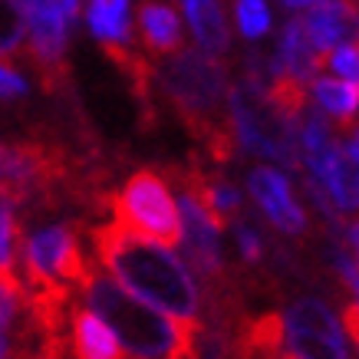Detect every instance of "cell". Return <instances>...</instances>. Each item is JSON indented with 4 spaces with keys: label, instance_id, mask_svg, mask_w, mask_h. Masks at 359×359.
<instances>
[{
    "label": "cell",
    "instance_id": "obj_19",
    "mask_svg": "<svg viewBox=\"0 0 359 359\" xmlns=\"http://www.w3.org/2000/svg\"><path fill=\"white\" fill-rule=\"evenodd\" d=\"M330 66L333 73H339L343 79H359V40L356 43H343L330 53Z\"/></svg>",
    "mask_w": 359,
    "mask_h": 359
},
{
    "label": "cell",
    "instance_id": "obj_26",
    "mask_svg": "<svg viewBox=\"0 0 359 359\" xmlns=\"http://www.w3.org/2000/svg\"><path fill=\"white\" fill-rule=\"evenodd\" d=\"M287 7H294V11H304V7H313L316 0H283Z\"/></svg>",
    "mask_w": 359,
    "mask_h": 359
},
{
    "label": "cell",
    "instance_id": "obj_7",
    "mask_svg": "<svg viewBox=\"0 0 359 359\" xmlns=\"http://www.w3.org/2000/svg\"><path fill=\"white\" fill-rule=\"evenodd\" d=\"M290 356H346V343L337 320L320 300H300L287 316Z\"/></svg>",
    "mask_w": 359,
    "mask_h": 359
},
{
    "label": "cell",
    "instance_id": "obj_25",
    "mask_svg": "<svg viewBox=\"0 0 359 359\" xmlns=\"http://www.w3.org/2000/svg\"><path fill=\"white\" fill-rule=\"evenodd\" d=\"M349 244H353V250H356V261H359V221L349 228Z\"/></svg>",
    "mask_w": 359,
    "mask_h": 359
},
{
    "label": "cell",
    "instance_id": "obj_1",
    "mask_svg": "<svg viewBox=\"0 0 359 359\" xmlns=\"http://www.w3.org/2000/svg\"><path fill=\"white\" fill-rule=\"evenodd\" d=\"M99 261L106 264L135 297L155 304L158 310L198 323V290L188 277L185 264L172 254L168 244L129 228L126 221L112 218L109 224L93 228Z\"/></svg>",
    "mask_w": 359,
    "mask_h": 359
},
{
    "label": "cell",
    "instance_id": "obj_18",
    "mask_svg": "<svg viewBox=\"0 0 359 359\" xmlns=\"http://www.w3.org/2000/svg\"><path fill=\"white\" fill-rule=\"evenodd\" d=\"M0 271L17 273V254H20V224L11 215V205H4V221H0Z\"/></svg>",
    "mask_w": 359,
    "mask_h": 359
},
{
    "label": "cell",
    "instance_id": "obj_6",
    "mask_svg": "<svg viewBox=\"0 0 359 359\" xmlns=\"http://www.w3.org/2000/svg\"><path fill=\"white\" fill-rule=\"evenodd\" d=\"M27 273H30V287H53V283H76L83 287L89 277V264L79 250L73 231L66 228H46L27 244Z\"/></svg>",
    "mask_w": 359,
    "mask_h": 359
},
{
    "label": "cell",
    "instance_id": "obj_8",
    "mask_svg": "<svg viewBox=\"0 0 359 359\" xmlns=\"http://www.w3.org/2000/svg\"><path fill=\"white\" fill-rule=\"evenodd\" d=\"M248 188L254 201L264 208V215L271 218V224H277L287 234H300L306 224L304 208L294 201V191H290V182L283 178L277 168H254L248 178Z\"/></svg>",
    "mask_w": 359,
    "mask_h": 359
},
{
    "label": "cell",
    "instance_id": "obj_5",
    "mask_svg": "<svg viewBox=\"0 0 359 359\" xmlns=\"http://www.w3.org/2000/svg\"><path fill=\"white\" fill-rule=\"evenodd\" d=\"M112 208V218L126 221L129 228L149 234V238L162 241L168 248H178L185 241V218H182V205L172 198L165 178L152 168L135 172L122 185L119 195L106 198Z\"/></svg>",
    "mask_w": 359,
    "mask_h": 359
},
{
    "label": "cell",
    "instance_id": "obj_10",
    "mask_svg": "<svg viewBox=\"0 0 359 359\" xmlns=\"http://www.w3.org/2000/svg\"><path fill=\"white\" fill-rule=\"evenodd\" d=\"M330 63V56L316 50L313 36L306 30V20H290L283 27L280 36V53L273 63V73H290L297 79H313L316 69H323Z\"/></svg>",
    "mask_w": 359,
    "mask_h": 359
},
{
    "label": "cell",
    "instance_id": "obj_4",
    "mask_svg": "<svg viewBox=\"0 0 359 359\" xmlns=\"http://www.w3.org/2000/svg\"><path fill=\"white\" fill-rule=\"evenodd\" d=\"M228 106L238 126L241 145L248 152L261 155L267 162H277L283 168H297L300 155H297V122L273 109L267 99V89H257L254 79L244 86H234L228 93Z\"/></svg>",
    "mask_w": 359,
    "mask_h": 359
},
{
    "label": "cell",
    "instance_id": "obj_11",
    "mask_svg": "<svg viewBox=\"0 0 359 359\" xmlns=\"http://www.w3.org/2000/svg\"><path fill=\"white\" fill-rule=\"evenodd\" d=\"M73 353L83 359H116L129 356L122 339L116 337V330L102 320V316L89 306V310H76L73 313Z\"/></svg>",
    "mask_w": 359,
    "mask_h": 359
},
{
    "label": "cell",
    "instance_id": "obj_22",
    "mask_svg": "<svg viewBox=\"0 0 359 359\" xmlns=\"http://www.w3.org/2000/svg\"><path fill=\"white\" fill-rule=\"evenodd\" d=\"M343 327H346L353 346L359 349V304H346V310H343Z\"/></svg>",
    "mask_w": 359,
    "mask_h": 359
},
{
    "label": "cell",
    "instance_id": "obj_23",
    "mask_svg": "<svg viewBox=\"0 0 359 359\" xmlns=\"http://www.w3.org/2000/svg\"><path fill=\"white\" fill-rule=\"evenodd\" d=\"M343 149H346V155H353L359 162V126L356 129H346V142H343Z\"/></svg>",
    "mask_w": 359,
    "mask_h": 359
},
{
    "label": "cell",
    "instance_id": "obj_13",
    "mask_svg": "<svg viewBox=\"0 0 359 359\" xmlns=\"http://www.w3.org/2000/svg\"><path fill=\"white\" fill-rule=\"evenodd\" d=\"M182 7L188 13L191 30H195L198 46L211 56L224 53L228 50V23H224L218 0H182Z\"/></svg>",
    "mask_w": 359,
    "mask_h": 359
},
{
    "label": "cell",
    "instance_id": "obj_21",
    "mask_svg": "<svg viewBox=\"0 0 359 359\" xmlns=\"http://www.w3.org/2000/svg\"><path fill=\"white\" fill-rule=\"evenodd\" d=\"M238 244H241V254H244L248 261H261V254H264L261 238H257L250 228H241L238 231Z\"/></svg>",
    "mask_w": 359,
    "mask_h": 359
},
{
    "label": "cell",
    "instance_id": "obj_20",
    "mask_svg": "<svg viewBox=\"0 0 359 359\" xmlns=\"http://www.w3.org/2000/svg\"><path fill=\"white\" fill-rule=\"evenodd\" d=\"M0 79H4V96L11 99V96H20L23 89V79L20 73H17V63H11V60H4V69H0Z\"/></svg>",
    "mask_w": 359,
    "mask_h": 359
},
{
    "label": "cell",
    "instance_id": "obj_15",
    "mask_svg": "<svg viewBox=\"0 0 359 359\" xmlns=\"http://www.w3.org/2000/svg\"><path fill=\"white\" fill-rule=\"evenodd\" d=\"M320 185H327L330 198H333V205L339 211H346V215L359 211V162L353 155H346V149L339 152V158L333 162V168L327 175V182H320Z\"/></svg>",
    "mask_w": 359,
    "mask_h": 359
},
{
    "label": "cell",
    "instance_id": "obj_14",
    "mask_svg": "<svg viewBox=\"0 0 359 359\" xmlns=\"http://www.w3.org/2000/svg\"><path fill=\"white\" fill-rule=\"evenodd\" d=\"M287 339H290V333H287L283 316L264 313L244 327V339L238 343V353L241 356H283Z\"/></svg>",
    "mask_w": 359,
    "mask_h": 359
},
{
    "label": "cell",
    "instance_id": "obj_3",
    "mask_svg": "<svg viewBox=\"0 0 359 359\" xmlns=\"http://www.w3.org/2000/svg\"><path fill=\"white\" fill-rule=\"evenodd\" d=\"M165 93L172 99L175 112L182 116L188 132L208 149L215 162H231L234 142H241L234 116H224V69L211 53H175L165 69Z\"/></svg>",
    "mask_w": 359,
    "mask_h": 359
},
{
    "label": "cell",
    "instance_id": "obj_17",
    "mask_svg": "<svg viewBox=\"0 0 359 359\" xmlns=\"http://www.w3.org/2000/svg\"><path fill=\"white\" fill-rule=\"evenodd\" d=\"M238 27L244 36L250 40H257L264 33L271 30V11H267V4L264 0H238Z\"/></svg>",
    "mask_w": 359,
    "mask_h": 359
},
{
    "label": "cell",
    "instance_id": "obj_12",
    "mask_svg": "<svg viewBox=\"0 0 359 359\" xmlns=\"http://www.w3.org/2000/svg\"><path fill=\"white\" fill-rule=\"evenodd\" d=\"M139 30L142 43L155 56L182 53V23H178V13L168 0H142Z\"/></svg>",
    "mask_w": 359,
    "mask_h": 359
},
{
    "label": "cell",
    "instance_id": "obj_16",
    "mask_svg": "<svg viewBox=\"0 0 359 359\" xmlns=\"http://www.w3.org/2000/svg\"><path fill=\"white\" fill-rule=\"evenodd\" d=\"M320 106L327 112H333L343 126V132L349 129V119L359 112V79H316L313 86Z\"/></svg>",
    "mask_w": 359,
    "mask_h": 359
},
{
    "label": "cell",
    "instance_id": "obj_24",
    "mask_svg": "<svg viewBox=\"0 0 359 359\" xmlns=\"http://www.w3.org/2000/svg\"><path fill=\"white\" fill-rule=\"evenodd\" d=\"M60 7L66 11V17H69V20H76L79 13H83V0H60Z\"/></svg>",
    "mask_w": 359,
    "mask_h": 359
},
{
    "label": "cell",
    "instance_id": "obj_2",
    "mask_svg": "<svg viewBox=\"0 0 359 359\" xmlns=\"http://www.w3.org/2000/svg\"><path fill=\"white\" fill-rule=\"evenodd\" d=\"M89 306L96 310L122 339L129 356H195L198 323L158 310L155 304L135 297L116 273H102L89 264V277L83 283Z\"/></svg>",
    "mask_w": 359,
    "mask_h": 359
},
{
    "label": "cell",
    "instance_id": "obj_9",
    "mask_svg": "<svg viewBox=\"0 0 359 359\" xmlns=\"http://www.w3.org/2000/svg\"><path fill=\"white\" fill-rule=\"evenodd\" d=\"M306 30L316 50L330 56L339 43L359 40V7L353 0H316L313 11L306 13Z\"/></svg>",
    "mask_w": 359,
    "mask_h": 359
}]
</instances>
